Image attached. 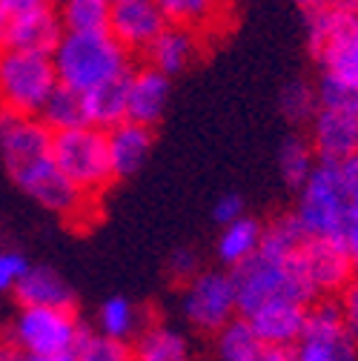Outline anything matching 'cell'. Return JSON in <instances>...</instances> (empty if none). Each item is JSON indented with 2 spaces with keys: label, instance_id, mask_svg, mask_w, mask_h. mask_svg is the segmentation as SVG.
Wrapping results in <instances>:
<instances>
[{
  "label": "cell",
  "instance_id": "6da1fadb",
  "mask_svg": "<svg viewBox=\"0 0 358 361\" xmlns=\"http://www.w3.org/2000/svg\"><path fill=\"white\" fill-rule=\"evenodd\" d=\"M58 83L86 95L92 89L126 78L132 55L106 32H63L52 49Z\"/></svg>",
  "mask_w": 358,
  "mask_h": 361
},
{
  "label": "cell",
  "instance_id": "7a4b0ae2",
  "mask_svg": "<svg viewBox=\"0 0 358 361\" xmlns=\"http://www.w3.org/2000/svg\"><path fill=\"white\" fill-rule=\"evenodd\" d=\"M230 273L238 293V315L273 298H290L301 304H312V298H319L301 269L298 250L278 252L261 247L249 261L230 269Z\"/></svg>",
  "mask_w": 358,
  "mask_h": 361
},
{
  "label": "cell",
  "instance_id": "3957f363",
  "mask_svg": "<svg viewBox=\"0 0 358 361\" xmlns=\"http://www.w3.org/2000/svg\"><path fill=\"white\" fill-rule=\"evenodd\" d=\"M58 89L52 52L0 47V112L40 115Z\"/></svg>",
  "mask_w": 358,
  "mask_h": 361
},
{
  "label": "cell",
  "instance_id": "277c9868",
  "mask_svg": "<svg viewBox=\"0 0 358 361\" xmlns=\"http://www.w3.org/2000/svg\"><path fill=\"white\" fill-rule=\"evenodd\" d=\"M52 161L86 198H98L115 184L106 129L101 126L86 123L78 129L52 132Z\"/></svg>",
  "mask_w": 358,
  "mask_h": 361
},
{
  "label": "cell",
  "instance_id": "5b68a950",
  "mask_svg": "<svg viewBox=\"0 0 358 361\" xmlns=\"http://www.w3.org/2000/svg\"><path fill=\"white\" fill-rule=\"evenodd\" d=\"M350 198L341 180V169L335 161H321L312 166L309 178L298 190L295 218L309 238H341L347 218H350Z\"/></svg>",
  "mask_w": 358,
  "mask_h": 361
},
{
  "label": "cell",
  "instance_id": "8992f818",
  "mask_svg": "<svg viewBox=\"0 0 358 361\" xmlns=\"http://www.w3.org/2000/svg\"><path fill=\"white\" fill-rule=\"evenodd\" d=\"M83 324L72 307H20L9 322V344L23 358L72 353Z\"/></svg>",
  "mask_w": 358,
  "mask_h": 361
},
{
  "label": "cell",
  "instance_id": "52a82bcc",
  "mask_svg": "<svg viewBox=\"0 0 358 361\" xmlns=\"http://www.w3.org/2000/svg\"><path fill=\"white\" fill-rule=\"evenodd\" d=\"M309 15V47L324 75L358 92V18H344L330 9H312Z\"/></svg>",
  "mask_w": 358,
  "mask_h": 361
},
{
  "label": "cell",
  "instance_id": "ba28073f",
  "mask_svg": "<svg viewBox=\"0 0 358 361\" xmlns=\"http://www.w3.org/2000/svg\"><path fill=\"white\" fill-rule=\"evenodd\" d=\"M12 180L26 198H32L37 207H43L63 221H86L92 215L95 198H86L61 172V166L52 161V152L15 169Z\"/></svg>",
  "mask_w": 358,
  "mask_h": 361
},
{
  "label": "cell",
  "instance_id": "9c48e42d",
  "mask_svg": "<svg viewBox=\"0 0 358 361\" xmlns=\"http://www.w3.org/2000/svg\"><path fill=\"white\" fill-rule=\"evenodd\" d=\"M181 315L198 333H218L238 319V293L230 269H201L184 284Z\"/></svg>",
  "mask_w": 358,
  "mask_h": 361
},
{
  "label": "cell",
  "instance_id": "30bf717a",
  "mask_svg": "<svg viewBox=\"0 0 358 361\" xmlns=\"http://www.w3.org/2000/svg\"><path fill=\"white\" fill-rule=\"evenodd\" d=\"M63 26L52 0H0V47L52 52Z\"/></svg>",
  "mask_w": 358,
  "mask_h": 361
},
{
  "label": "cell",
  "instance_id": "8fae6325",
  "mask_svg": "<svg viewBox=\"0 0 358 361\" xmlns=\"http://www.w3.org/2000/svg\"><path fill=\"white\" fill-rule=\"evenodd\" d=\"M358 344L344 327L338 301H321L307 310L301 338L292 344L295 361H355Z\"/></svg>",
  "mask_w": 358,
  "mask_h": 361
},
{
  "label": "cell",
  "instance_id": "7c38bea8",
  "mask_svg": "<svg viewBox=\"0 0 358 361\" xmlns=\"http://www.w3.org/2000/svg\"><path fill=\"white\" fill-rule=\"evenodd\" d=\"M298 261H301V269L309 287L316 290V295L341 293L355 276L344 238H309L307 235L304 244L298 247Z\"/></svg>",
  "mask_w": 358,
  "mask_h": 361
},
{
  "label": "cell",
  "instance_id": "4fadbf2b",
  "mask_svg": "<svg viewBox=\"0 0 358 361\" xmlns=\"http://www.w3.org/2000/svg\"><path fill=\"white\" fill-rule=\"evenodd\" d=\"M52 152V129L37 115L0 112V158L9 175Z\"/></svg>",
  "mask_w": 358,
  "mask_h": 361
},
{
  "label": "cell",
  "instance_id": "5bb4252c",
  "mask_svg": "<svg viewBox=\"0 0 358 361\" xmlns=\"http://www.w3.org/2000/svg\"><path fill=\"white\" fill-rule=\"evenodd\" d=\"M169 26L155 0H123L115 4L109 35L121 43L129 55H147L155 37Z\"/></svg>",
  "mask_w": 358,
  "mask_h": 361
},
{
  "label": "cell",
  "instance_id": "9a60e30c",
  "mask_svg": "<svg viewBox=\"0 0 358 361\" xmlns=\"http://www.w3.org/2000/svg\"><path fill=\"white\" fill-rule=\"evenodd\" d=\"M309 144L321 161H344L358 152V112L350 106H319L309 118Z\"/></svg>",
  "mask_w": 358,
  "mask_h": 361
},
{
  "label": "cell",
  "instance_id": "2e32d148",
  "mask_svg": "<svg viewBox=\"0 0 358 361\" xmlns=\"http://www.w3.org/2000/svg\"><path fill=\"white\" fill-rule=\"evenodd\" d=\"M307 310H309V304L290 301V298H273V301H264V304L247 310L241 319L249 324V330L258 336V341L276 344V347H292L304 333Z\"/></svg>",
  "mask_w": 358,
  "mask_h": 361
},
{
  "label": "cell",
  "instance_id": "e0dca14e",
  "mask_svg": "<svg viewBox=\"0 0 358 361\" xmlns=\"http://www.w3.org/2000/svg\"><path fill=\"white\" fill-rule=\"evenodd\" d=\"M169 106V78L158 69L147 66H132L126 80V118L155 126Z\"/></svg>",
  "mask_w": 358,
  "mask_h": 361
},
{
  "label": "cell",
  "instance_id": "ac0fdd59",
  "mask_svg": "<svg viewBox=\"0 0 358 361\" xmlns=\"http://www.w3.org/2000/svg\"><path fill=\"white\" fill-rule=\"evenodd\" d=\"M204 55V35H198L195 29L169 23L155 43L147 49V63L158 72H163L166 78H175L187 72L190 66H195Z\"/></svg>",
  "mask_w": 358,
  "mask_h": 361
},
{
  "label": "cell",
  "instance_id": "d6986e66",
  "mask_svg": "<svg viewBox=\"0 0 358 361\" xmlns=\"http://www.w3.org/2000/svg\"><path fill=\"white\" fill-rule=\"evenodd\" d=\"M152 144H155L152 126L135 123L129 118L109 126L106 129V147H109V161H112L115 180L135 175L147 164V158L152 152Z\"/></svg>",
  "mask_w": 358,
  "mask_h": 361
},
{
  "label": "cell",
  "instance_id": "ffe728a7",
  "mask_svg": "<svg viewBox=\"0 0 358 361\" xmlns=\"http://www.w3.org/2000/svg\"><path fill=\"white\" fill-rule=\"evenodd\" d=\"M15 298L20 307H72L75 293L69 281L52 267H29L26 279L15 290Z\"/></svg>",
  "mask_w": 358,
  "mask_h": 361
},
{
  "label": "cell",
  "instance_id": "44dd1931",
  "mask_svg": "<svg viewBox=\"0 0 358 361\" xmlns=\"http://www.w3.org/2000/svg\"><path fill=\"white\" fill-rule=\"evenodd\" d=\"M261 241H264V224L258 218L241 215L238 221L221 227L215 241V255L227 269H235L261 250Z\"/></svg>",
  "mask_w": 358,
  "mask_h": 361
},
{
  "label": "cell",
  "instance_id": "7402d4cb",
  "mask_svg": "<svg viewBox=\"0 0 358 361\" xmlns=\"http://www.w3.org/2000/svg\"><path fill=\"white\" fill-rule=\"evenodd\" d=\"M169 23L195 29L198 35H209L223 26L230 15V0H155Z\"/></svg>",
  "mask_w": 358,
  "mask_h": 361
},
{
  "label": "cell",
  "instance_id": "603a6c76",
  "mask_svg": "<svg viewBox=\"0 0 358 361\" xmlns=\"http://www.w3.org/2000/svg\"><path fill=\"white\" fill-rule=\"evenodd\" d=\"M132 361H192V350L181 330L149 322L132 341Z\"/></svg>",
  "mask_w": 358,
  "mask_h": 361
},
{
  "label": "cell",
  "instance_id": "cb8c5ba5",
  "mask_svg": "<svg viewBox=\"0 0 358 361\" xmlns=\"http://www.w3.org/2000/svg\"><path fill=\"white\" fill-rule=\"evenodd\" d=\"M147 324L149 322H147L144 307H138L135 301L126 298V295L106 298L98 307V315H95V330L98 333H104V336H109L115 341H126V344L135 341Z\"/></svg>",
  "mask_w": 358,
  "mask_h": 361
},
{
  "label": "cell",
  "instance_id": "d4e9b609",
  "mask_svg": "<svg viewBox=\"0 0 358 361\" xmlns=\"http://www.w3.org/2000/svg\"><path fill=\"white\" fill-rule=\"evenodd\" d=\"M126 78H118L112 83H104L92 92H86V115H89V123L92 126H101V129H109L121 121H126Z\"/></svg>",
  "mask_w": 358,
  "mask_h": 361
},
{
  "label": "cell",
  "instance_id": "484cf974",
  "mask_svg": "<svg viewBox=\"0 0 358 361\" xmlns=\"http://www.w3.org/2000/svg\"><path fill=\"white\" fill-rule=\"evenodd\" d=\"M58 18L63 32H106L112 20V0H61Z\"/></svg>",
  "mask_w": 358,
  "mask_h": 361
},
{
  "label": "cell",
  "instance_id": "4316f807",
  "mask_svg": "<svg viewBox=\"0 0 358 361\" xmlns=\"http://www.w3.org/2000/svg\"><path fill=\"white\" fill-rule=\"evenodd\" d=\"M43 123H47L52 132H63V129H78L89 123L86 115V98L75 89H66L58 83V89L52 92V98L47 101V106L37 115Z\"/></svg>",
  "mask_w": 358,
  "mask_h": 361
},
{
  "label": "cell",
  "instance_id": "83f0119b",
  "mask_svg": "<svg viewBox=\"0 0 358 361\" xmlns=\"http://www.w3.org/2000/svg\"><path fill=\"white\" fill-rule=\"evenodd\" d=\"M316 164H319L316 149H312L309 141L298 138V135L287 138L281 144V149H278V172L284 178V184L290 190H295V192L301 190V184L309 178V172H312V166H316Z\"/></svg>",
  "mask_w": 358,
  "mask_h": 361
},
{
  "label": "cell",
  "instance_id": "f1b7e54d",
  "mask_svg": "<svg viewBox=\"0 0 358 361\" xmlns=\"http://www.w3.org/2000/svg\"><path fill=\"white\" fill-rule=\"evenodd\" d=\"M72 355L75 361H132V344L83 327L78 344L72 347Z\"/></svg>",
  "mask_w": 358,
  "mask_h": 361
},
{
  "label": "cell",
  "instance_id": "f546056e",
  "mask_svg": "<svg viewBox=\"0 0 358 361\" xmlns=\"http://www.w3.org/2000/svg\"><path fill=\"white\" fill-rule=\"evenodd\" d=\"M304 238H307V233L301 227V221L295 218V212H284V215L273 218L270 224H264L261 247L278 250V252H295L304 244Z\"/></svg>",
  "mask_w": 358,
  "mask_h": 361
},
{
  "label": "cell",
  "instance_id": "4dcf8cb0",
  "mask_svg": "<svg viewBox=\"0 0 358 361\" xmlns=\"http://www.w3.org/2000/svg\"><path fill=\"white\" fill-rule=\"evenodd\" d=\"M281 112L287 115V121L292 123H304L316 115L319 109V95H316V86H309L307 80H292L284 86L281 92Z\"/></svg>",
  "mask_w": 358,
  "mask_h": 361
},
{
  "label": "cell",
  "instance_id": "1f68e13d",
  "mask_svg": "<svg viewBox=\"0 0 358 361\" xmlns=\"http://www.w3.org/2000/svg\"><path fill=\"white\" fill-rule=\"evenodd\" d=\"M32 261L26 258L23 250L12 244H0V295H15L20 281L26 279Z\"/></svg>",
  "mask_w": 358,
  "mask_h": 361
},
{
  "label": "cell",
  "instance_id": "d6a6232c",
  "mask_svg": "<svg viewBox=\"0 0 358 361\" xmlns=\"http://www.w3.org/2000/svg\"><path fill=\"white\" fill-rule=\"evenodd\" d=\"M166 269H169V276H172L175 281H184V284H187L192 276H198V273H201V264H198L195 250L181 247V250H175V252L169 255Z\"/></svg>",
  "mask_w": 358,
  "mask_h": 361
},
{
  "label": "cell",
  "instance_id": "836d02e7",
  "mask_svg": "<svg viewBox=\"0 0 358 361\" xmlns=\"http://www.w3.org/2000/svg\"><path fill=\"white\" fill-rule=\"evenodd\" d=\"M338 307H341L344 327H347L350 338L358 344V276H352V279H350V284L341 290Z\"/></svg>",
  "mask_w": 358,
  "mask_h": 361
},
{
  "label": "cell",
  "instance_id": "e575fe53",
  "mask_svg": "<svg viewBox=\"0 0 358 361\" xmlns=\"http://www.w3.org/2000/svg\"><path fill=\"white\" fill-rule=\"evenodd\" d=\"M241 215H244V198H241V195L230 192V195H221V198L215 201L212 218H215V224H218V227H227V224L238 221Z\"/></svg>",
  "mask_w": 358,
  "mask_h": 361
},
{
  "label": "cell",
  "instance_id": "d590c367",
  "mask_svg": "<svg viewBox=\"0 0 358 361\" xmlns=\"http://www.w3.org/2000/svg\"><path fill=\"white\" fill-rule=\"evenodd\" d=\"M338 169H341V180H344L350 207L358 209V152L344 158V161H338Z\"/></svg>",
  "mask_w": 358,
  "mask_h": 361
},
{
  "label": "cell",
  "instance_id": "8d00e7d4",
  "mask_svg": "<svg viewBox=\"0 0 358 361\" xmlns=\"http://www.w3.org/2000/svg\"><path fill=\"white\" fill-rule=\"evenodd\" d=\"M244 361H295V358H292V347H276V344L258 341Z\"/></svg>",
  "mask_w": 358,
  "mask_h": 361
},
{
  "label": "cell",
  "instance_id": "74e56055",
  "mask_svg": "<svg viewBox=\"0 0 358 361\" xmlns=\"http://www.w3.org/2000/svg\"><path fill=\"white\" fill-rule=\"evenodd\" d=\"M341 238H344V247L350 252L352 273L358 276V209H350V218H347V227H344Z\"/></svg>",
  "mask_w": 358,
  "mask_h": 361
},
{
  "label": "cell",
  "instance_id": "f35d334b",
  "mask_svg": "<svg viewBox=\"0 0 358 361\" xmlns=\"http://www.w3.org/2000/svg\"><path fill=\"white\" fill-rule=\"evenodd\" d=\"M316 9H330L344 18H358V0H319Z\"/></svg>",
  "mask_w": 358,
  "mask_h": 361
},
{
  "label": "cell",
  "instance_id": "ab89813d",
  "mask_svg": "<svg viewBox=\"0 0 358 361\" xmlns=\"http://www.w3.org/2000/svg\"><path fill=\"white\" fill-rule=\"evenodd\" d=\"M0 361H26V358H23V355H20L9 341H6V344L0 341Z\"/></svg>",
  "mask_w": 358,
  "mask_h": 361
},
{
  "label": "cell",
  "instance_id": "60d3db41",
  "mask_svg": "<svg viewBox=\"0 0 358 361\" xmlns=\"http://www.w3.org/2000/svg\"><path fill=\"white\" fill-rule=\"evenodd\" d=\"M26 361H75L72 353H63V355H43V358H26Z\"/></svg>",
  "mask_w": 358,
  "mask_h": 361
},
{
  "label": "cell",
  "instance_id": "b9f144b4",
  "mask_svg": "<svg viewBox=\"0 0 358 361\" xmlns=\"http://www.w3.org/2000/svg\"><path fill=\"white\" fill-rule=\"evenodd\" d=\"M295 4H298L304 12H312V9H316V4H319V0H295Z\"/></svg>",
  "mask_w": 358,
  "mask_h": 361
},
{
  "label": "cell",
  "instance_id": "7bdbcfd3",
  "mask_svg": "<svg viewBox=\"0 0 358 361\" xmlns=\"http://www.w3.org/2000/svg\"><path fill=\"white\" fill-rule=\"evenodd\" d=\"M112 4H123V0H112Z\"/></svg>",
  "mask_w": 358,
  "mask_h": 361
},
{
  "label": "cell",
  "instance_id": "ee69618b",
  "mask_svg": "<svg viewBox=\"0 0 358 361\" xmlns=\"http://www.w3.org/2000/svg\"><path fill=\"white\" fill-rule=\"evenodd\" d=\"M52 4H61V0H52Z\"/></svg>",
  "mask_w": 358,
  "mask_h": 361
},
{
  "label": "cell",
  "instance_id": "f6af8a7d",
  "mask_svg": "<svg viewBox=\"0 0 358 361\" xmlns=\"http://www.w3.org/2000/svg\"><path fill=\"white\" fill-rule=\"evenodd\" d=\"M355 112H358V106H355Z\"/></svg>",
  "mask_w": 358,
  "mask_h": 361
}]
</instances>
